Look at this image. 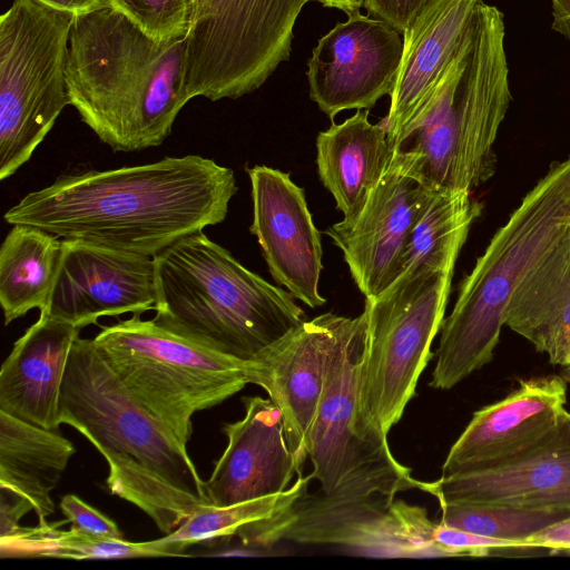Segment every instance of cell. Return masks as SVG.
Instances as JSON below:
<instances>
[{"label":"cell","mask_w":570,"mask_h":570,"mask_svg":"<svg viewBox=\"0 0 570 570\" xmlns=\"http://www.w3.org/2000/svg\"><path fill=\"white\" fill-rule=\"evenodd\" d=\"M75 14L13 0L0 17V179L33 155L69 105L68 42Z\"/></svg>","instance_id":"9c48e42d"},{"label":"cell","mask_w":570,"mask_h":570,"mask_svg":"<svg viewBox=\"0 0 570 570\" xmlns=\"http://www.w3.org/2000/svg\"><path fill=\"white\" fill-rule=\"evenodd\" d=\"M562 377L567 381V383H570V367H566Z\"/></svg>","instance_id":"f35d334b"},{"label":"cell","mask_w":570,"mask_h":570,"mask_svg":"<svg viewBox=\"0 0 570 570\" xmlns=\"http://www.w3.org/2000/svg\"><path fill=\"white\" fill-rule=\"evenodd\" d=\"M429 187L411 228L394 283L419 269H454L470 227L481 215L482 205L470 190Z\"/></svg>","instance_id":"484cf974"},{"label":"cell","mask_w":570,"mask_h":570,"mask_svg":"<svg viewBox=\"0 0 570 570\" xmlns=\"http://www.w3.org/2000/svg\"><path fill=\"white\" fill-rule=\"evenodd\" d=\"M436 523L424 508L392 495L307 491L287 510L245 524L233 537L240 542L239 556L288 540L340 546L374 558H434L442 557L433 540Z\"/></svg>","instance_id":"8fae6325"},{"label":"cell","mask_w":570,"mask_h":570,"mask_svg":"<svg viewBox=\"0 0 570 570\" xmlns=\"http://www.w3.org/2000/svg\"><path fill=\"white\" fill-rule=\"evenodd\" d=\"M324 35L307 61L309 97L330 117L371 109L391 95L403 40L385 21L356 11Z\"/></svg>","instance_id":"4fadbf2b"},{"label":"cell","mask_w":570,"mask_h":570,"mask_svg":"<svg viewBox=\"0 0 570 570\" xmlns=\"http://www.w3.org/2000/svg\"><path fill=\"white\" fill-rule=\"evenodd\" d=\"M549 1L552 13V30L570 39V0Z\"/></svg>","instance_id":"8d00e7d4"},{"label":"cell","mask_w":570,"mask_h":570,"mask_svg":"<svg viewBox=\"0 0 570 570\" xmlns=\"http://www.w3.org/2000/svg\"><path fill=\"white\" fill-rule=\"evenodd\" d=\"M60 509L73 529L101 538L125 539L115 521L75 494L65 495Z\"/></svg>","instance_id":"1f68e13d"},{"label":"cell","mask_w":570,"mask_h":570,"mask_svg":"<svg viewBox=\"0 0 570 570\" xmlns=\"http://www.w3.org/2000/svg\"><path fill=\"white\" fill-rule=\"evenodd\" d=\"M187 37L156 41L109 7L75 17L65 70L69 105L114 151L157 147L171 132L189 101Z\"/></svg>","instance_id":"3957f363"},{"label":"cell","mask_w":570,"mask_h":570,"mask_svg":"<svg viewBox=\"0 0 570 570\" xmlns=\"http://www.w3.org/2000/svg\"><path fill=\"white\" fill-rule=\"evenodd\" d=\"M453 269H419L365 298L366 338L361 365V409L383 435L402 417L432 342L444 321Z\"/></svg>","instance_id":"30bf717a"},{"label":"cell","mask_w":570,"mask_h":570,"mask_svg":"<svg viewBox=\"0 0 570 570\" xmlns=\"http://www.w3.org/2000/svg\"><path fill=\"white\" fill-rule=\"evenodd\" d=\"M366 316L338 315L327 355L324 389L308 443L312 475L331 497L422 490L423 481L392 454L387 436L373 430L361 409L360 375Z\"/></svg>","instance_id":"ba28073f"},{"label":"cell","mask_w":570,"mask_h":570,"mask_svg":"<svg viewBox=\"0 0 570 570\" xmlns=\"http://www.w3.org/2000/svg\"><path fill=\"white\" fill-rule=\"evenodd\" d=\"M33 510L31 501L21 493L0 485V539L13 533L20 519Z\"/></svg>","instance_id":"836d02e7"},{"label":"cell","mask_w":570,"mask_h":570,"mask_svg":"<svg viewBox=\"0 0 570 570\" xmlns=\"http://www.w3.org/2000/svg\"><path fill=\"white\" fill-rule=\"evenodd\" d=\"M73 444L48 430L0 411V485L28 498L39 523L55 512L51 491L73 455Z\"/></svg>","instance_id":"d4e9b609"},{"label":"cell","mask_w":570,"mask_h":570,"mask_svg":"<svg viewBox=\"0 0 570 570\" xmlns=\"http://www.w3.org/2000/svg\"><path fill=\"white\" fill-rule=\"evenodd\" d=\"M50 8L70 12L75 16L91 12L106 7L104 0H37Z\"/></svg>","instance_id":"d590c367"},{"label":"cell","mask_w":570,"mask_h":570,"mask_svg":"<svg viewBox=\"0 0 570 570\" xmlns=\"http://www.w3.org/2000/svg\"><path fill=\"white\" fill-rule=\"evenodd\" d=\"M59 523L20 527L0 542L1 557H55L65 559H119L155 557L146 542H129L92 535L71 528L59 530Z\"/></svg>","instance_id":"f1b7e54d"},{"label":"cell","mask_w":570,"mask_h":570,"mask_svg":"<svg viewBox=\"0 0 570 570\" xmlns=\"http://www.w3.org/2000/svg\"><path fill=\"white\" fill-rule=\"evenodd\" d=\"M237 191L234 171L198 155L58 177L9 208L10 225L39 227L155 257L179 239L222 223Z\"/></svg>","instance_id":"6da1fadb"},{"label":"cell","mask_w":570,"mask_h":570,"mask_svg":"<svg viewBox=\"0 0 570 570\" xmlns=\"http://www.w3.org/2000/svg\"><path fill=\"white\" fill-rule=\"evenodd\" d=\"M440 523L480 535L515 542L567 517L563 510H525L494 505H469L439 502Z\"/></svg>","instance_id":"f546056e"},{"label":"cell","mask_w":570,"mask_h":570,"mask_svg":"<svg viewBox=\"0 0 570 570\" xmlns=\"http://www.w3.org/2000/svg\"><path fill=\"white\" fill-rule=\"evenodd\" d=\"M155 258L62 239L57 276L40 313L83 328L99 317L155 309Z\"/></svg>","instance_id":"5bb4252c"},{"label":"cell","mask_w":570,"mask_h":570,"mask_svg":"<svg viewBox=\"0 0 570 570\" xmlns=\"http://www.w3.org/2000/svg\"><path fill=\"white\" fill-rule=\"evenodd\" d=\"M309 0H206L187 37L188 99H237L288 60L293 29Z\"/></svg>","instance_id":"7c38bea8"},{"label":"cell","mask_w":570,"mask_h":570,"mask_svg":"<svg viewBox=\"0 0 570 570\" xmlns=\"http://www.w3.org/2000/svg\"><path fill=\"white\" fill-rule=\"evenodd\" d=\"M426 0H363V7L373 18L381 19L402 32Z\"/></svg>","instance_id":"d6a6232c"},{"label":"cell","mask_w":570,"mask_h":570,"mask_svg":"<svg viewBox=\"0 0 570 570\" xmlns=\"http://www.w3.org/2000/svg\"><path fill=\"white\" fill-rule=\"evenodd\" d=\"M94 342L129 393L185 444L195 413L248 384L247 361L199 345L140 314L104 326Z\"/></svg>","instance_id":"52a82bcc"},{"label":"cell","mask_w":570,"mask_h":570,"mask_svg":"<svg viewBox=\"0 0 570 570\" xmlns=\"http://www.w3.org/2000/svg\"><path fill=\"white\" fill-rule=\"evenodd\" d=\"M61 256V240L39 227L17 224L0 248V303L8 325L46 305Z\"/></svg>","instance_id":"4316f807"},{"label":"cell","mask_w":570,"mask_h":570,"mask_svg":"<svg viewBox=\"0 0 570 570\" xmlns=\"http://www.w3.org/2000/svg\"><path fill=\"white\" fill-rule=\"evenodd\" d=\"M59 419L104 456L110 493L145 512L161 532L210 504L187 444L129 393L94 338L78 336L72 344Z\"/></svg>","instance_id":"7a4b0ae2"},{"label":"cell","mask_w":570,"mask_h":570,"mask_svg":"<svg viewBox=\"0 0 570 570\" xmlns=\"http://www.w3.org/2000/svg\"><path fill=\"white\" fill-rule=\"evenodd\" d=\"M567 367H570V364Z\"/></svg>","instance_id":"60d3db41"},{"label":"cell","mask_w":570,"mask_h":570,"mask_svg":"<svg viewBox=\"0 0 570 570\" xmlns=\"http://www.w3.org/2000/svg\"><path fill=\"white\" fill-rule=\"evenodd\" d=\"M245 415L224 425L227 446L205 481L209 503L230 505L287 490L297 468L283 415L269 397H243Z\"/></svg>","instance_id":"ffe728a7"},{"label":"cell","mask_w":570,"mask_h":570,"mask_svg":"<svg viewBox=\"0 0 570 570\" xmlns=\"http://www.w3.org/2000/svg\"><path fill=\"white\" fill-rule=\"evenodd\" d=\"M312 473L297 476L285 491L230 505L206 504L196 508L165 537L147 541L155 557L187 556V548L233 537L243 525L269 519L292 507L308 490Z\"/></svg>","instance_id":"83f0119b"},{"label":"cell","mask_w":570,"mask_h":570,"mask_svg":"<svg viewBox=\"0 0 570 570\" xmlns=\"http://www.w3.org/2000/svg\"><path fill=\"white\" fill-rule=\"evenodd\" d=\"M504 325L546 353L551 364H570V222L519 283Z\"/></svg>","instance_id":"603a6c76"},{"label":"cell","mask_w":570,"mask_h":570,"mask_svg":"<svg viewBox=\"0 0 570 570\" xmlns=\"http://www.w3.org/2000/svg\"><path fill=\"white\" fill-rule=\"evenodd\" d=\"M82 328L40 313L18 338L0 371V411L28 423L59 428L62 380Z\"/></svg>","instance_id":"7402d4cb"},{"label":"cell","mask_w":570,"mask_h":570,"mask_svg":"<svg viewBox=\"0 0 570 570\" xmlns=\"http://www.w3.org/2000/svg\"><path fill=\"white\" fill-rule=\"evenodd\" d=\"M504 35L503 13L480 1L470 52H456L394 148L400 168L421 184L471 191L493 175V144L511 101Z\"/></svg>","instance_id":"277c9868"},{"label":"cell","mask_w":570,"mask_h":570,"mask_svg":"<svg viewBox=\"0 0 570 570\" xmlns=\"http://www.w3.org/2000/svg\"><path fill=\"white\" fill-rule=\"evenodd\" d=\"M429 188L392 160L362 210L354 218H343L325 230L342 250L365 298L380 295L394 283L411 228Z\"/></svg>","instance_id":"e0dca14e"},{"label":"cell","mask_w":570,"mask_h":570,"mask_svg":"<svg viewBox=\"0 0 570 570\" xmlns=\"http://www.w3.org/2000/svg\"><path fill=\"white\" fill-rule=\"evenodd\" d=\"M253 200L250 233L256 236L271 275L311 308L325 304L318 292L323 269L321 234L304 189L287 173L257 165L247 169Z\"/></svg>","instance_id":"2e32d148"},{"label":"cell","mask_w":570,"mask_h":570,"mask_svg":"<svg viewBox=\"0 0 570 570\" xmlns=\"http://www.w3.org/2000/svg\"><path fill=\"white\" fill-rule=\"evenodd\" d=\"M393 153L385 125L371 124L366 109L317 135L318 176L344 219L362 210L389 169Z\"/></svg>","instance_id":"cb8c5ba5"},{"label":"cell","mask_w":570,"mask_h":570,"mask_svg":"<svg viewBox=\"0 0 570 570\" xmlns=\"http://www.w3.org/2000/svg\"><path fill=\"white\" fill-rule=\"evenodd\" d=\"M154 258L153 321L207 348L250 361L306 321L288 291L247 269L203 232Z\"/></svg>","instance_id":"5b68a950"},{"label":"cell","mask_w":570,"mask_h":570,"mask_svg":"<svg viewBox=\"0 0 570 570\" xmlns=\"http://www.w3.org/2000/svg\"><path fill=\"white\" fill-rule=\"evenodd\" d=\"M481 0H426L403 31L385 127L392 147L422 111L466 38Z\"/></svg>","instance_id":"44dd1931"},{"label":"cell","mask_w":570,"mask_h":570,"mask_svg":"<svg viewBox=\"0 0 570 570\" xmlns=\"http://www.w3.org/2000/svg\"><path fill=\"white\" fill-rule=\"evenodd\" d=\"M421 491L453 504L570 511V412L523 452L442 474Z\"/></svg>","instance_id":"9a60e30c"},{"label":"cell","mask_w":570,"mask_h":570,"mask_svg":"<svg viewBox=\"0 0 570 570\" xmlns=\"http://www.w3.org/2000/svg\"><path fill=\"white\" fill-rule=\"evenodd\" d=\"M566 402L562 376L521 380L505 397L474 412L451 446L442 474L497 463L531 448L560 423Z\"/></svg>","instance_id":"d6986e66"},{"label":"cell","mask_w":570,"mask_h":570,"mask_svg":"<svg viewBox=\"0 0 570 570\" xmlns=\"http://www.w3.org/2000/svg\"><path fill=\"white\" fill-rule=\"evenodd\" d=\"M206 0H197V12L198 10L202 8V6L204 4ZM197 14V13H196Z\"/></svg>","instance_id":"ab89813d"},{"label":"cell","mask_w":570,"mask_h":570,"mask_svg":"<svg viewBox=\"0 0 570 570\" xmlns=\"http://www.w3.org/2000/svg\"><path fill=\"white\" fill-rule=\"evenodd\" d=\"M317 1L322 6L333 8L345 12L347 16L360 11L363 7V0H309Z\"/></svg>","instance_id":"74e56055"},{"label":"cell","mask_w":570,"mask_h":570,"mask_svg":"<svg viewBox=\"0 0 570 570\" xmlns=\"http://www.w3.org/2000/svg\"><path fill=\"white\" fill-rule=\"evenodd\" d=\"M337 318V314L327 312L306 320L247 361L248 383L264 389L283 415L297 476H303L308 458L309 435L323 394Z\"/></svg>","instance_id":"ac0fdd59"},{"label":"cell","mask_w":570,"mask_h":570,"mask_svg":"<svg viewBox=\"0 0 570 570\" xmlns=\"http://www.w3.org/2000/svg\"><path fill=\"white\" fill-rule=\"evenodd\" d=\"M154 40L187 37L197 13V0H104Z\"/></svg>","instance_id":"4dcf8cb0"},{"label":"cell","mask_w":570,"mask_h":570,"mask_svg":"<svg viewBox=\"0 0 570 570\" xmlns=\"http://www.w3.org/2000/svg\"><path fill=\"white\" fill-rule=\"evenodd\" d=\"M570 222V157L553 164L493 235L444 318L430 386L449 390L493 357L509 301Z\"/></svg>","instance_id":"8992f818"},{"label":"cell","mask_w":570,"mask_h":570,"mask_svg":"<svg viewBox=\"0 0 570 570\" xmlns=\"http://www.w3.org/2000/svg\"><path fill=\"white\" fill-rule=\"evenodd\" d=\"M522 544L530 550L546 548L570 553V514L532 533Z\"/></svg>","instance_id":"e575fe53"}]
</instances>
